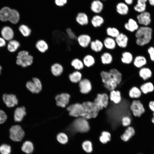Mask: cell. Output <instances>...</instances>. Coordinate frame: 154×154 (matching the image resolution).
<instances>
[{
    "label": "cell",
    "instance_id": "cell-4",
    "mask_svg": "<svg viewBox=\"0 0 154 154\" xmlns=\"http://www.w3.org/2000/svg\"><path fill=\"white\" fill-rule=\"evenodd\" d=\"M16 63L23 68L31 65L33 63L34 58L27 51L24 50L20 51L17 57Z\"/></svg>",
    "mask_w": 154,
    "mask_h": 154
},
{
    "label": "cell",
    "instance_id": "cell-10",
    "mask_svg": "<svg viewBox=\"0 0 154 154\" xmlns=\"http://www.w3.org/2000/svg\"><path fill=\"white\" fill-rule=\"evenodd\" d=\"M32 81L30 80L27 82L26 87L27 90L33 93L37 94L41 90L42 85L40 80L37 77L33 78Z\"/></svg>",
    "mask_w": 154,
    "mask_h": 154
},
{
    "label": "cell",
    "instance_id": "cell-52",
    "mask_svg": "<svg viewBox=\"0 0 154 154\" xmlns=\"http://www.w3.org/2000/svg\"><path fill=\"white\" fill-rule=\"evenodd\" d=\"M7 116L5 113L0 110V125L4 123L7 120Z\"/></svg>",
    "mask_w": 154,
    "mask_h": 154
},
{
    "label": "cell",
    "instance_id": "cell-39",
    "mask_svg": "<svg viewBox=\"0 0 154 154\" xmlns=\"http://www.w3.org/2000/svg\"><path fill=\"white\" fill-rule=\"evenodd\" d=\"M90 22L93 27L95 28H97L101 27L104 24V20L102 17L96 15L93 17Z\"/></svg>",
    "mask_w": 154,
    "mask_h": 154
},
{
    "label": "cell",
    "instance_id": "cell-9",
    "mask_svg": "<svg viewBox=\"0 0 154 154\" xmlns=\"http://www.w3.org/2000/svg\"><path fill=\"white\" fill-rule=\"evenodd\" d=\"M109 100V96L106 93H98L97 94L93 102L100 110H101L104 108H106L107 107Z\"/></svg>",
    "mask_w": 154,
    "mask_h": 154
},
{
    "label": "cell",
    "instance_id": "cell-33",
    "mask_svg": "<svg viewBox=\"0 0 154 154\" xmlns=\"http://www.w3.org/2000/svg\"><path fill=\"white\" fill-rule=\"evenodd\" d=\"M68 76L70 80L73 83H77L82 78V74L80 71L74 70L70 73Z\"/></svg>",
    "mask_w": 154,
    "mask_h": 154
},
{
    "label": "cell",
    "instance_id": "cell-44",
    "mask_svg": "<svg viewBox=\"0 0 154 154\" xmlns=\"http://www.w3.org/2000/svg\"><path fill=\"white\" fill-rule=\"evenodd\" d=\"M147 0H138L137 4L134 7V9L140 13L144 11L146 8V2Z\"/></svg>",
    "mask_w": 154,
    "mask_h": 154
},
{
    "label": "cell",
    "instance_id": "cell-59",
    "mask_svg": "<svg viewBox=\"0 0 154 154\" xmlns=\"http://www.w3.org/2000/svg\"><path fill=\"white\" fill-rule=\"evenodd\" d=\"M150 4L152 6H154V0H149Z\"/></svg>",
    "mask_w": 154,
    "mask_h": 154
},
{
    "label": "cell",
    "instance_id": "cell-41",
    "mask_svg": "<svg viewBox=\"0 0 154 154\" xmlns=\"http://www.w3.org/2000/svg\"><path fill=\"white\" fill-rule=\"evenodd\" d=\"M22 151L27 154L31 153L34 150V146L33 143L29 141L25 142L21 147Z\"/></svg>",
    "mask_w": 154,
    "mask_h": 154
},
{
    "label": "cell",
    "instance_id": "cell-3",
    "mask_svg": "<svg viewBox=\"0 0 154 154\" xmlns=\"http://www.w3.org/2000/svg\"><path fill=\"white\" fill-rule=\"evenodd\" d=\"M19 18V14L15 10L5 7L0 11V20L2 21H9L13 23L16 24L18 22Z\"/></svg>",
    "mask_w": 154,
    "mask_h": 154
},
{
    "label": "cell",
    "instance_id": "cell-19",
    "mask_svg": "<svg viewBox=\"0 0 154 154\" xmlns=\"http://www.w3.org/2000/svg\"><path fill=\"white\" fill-rule=\"evenodd\" d=\"M137 19L139 24L147 26L151 22L150 14L148 12H143L138 15Z\"/></svg>",
    "mask_w": 154,
    "mask_h": 154
},
{
    "label": "cell",
    "instance_id": "cell-16",
    "mask_svg": "<svg viewBox=\"0 0 154 154\" xmlns=\"http://www.w3.org/2000/svg\"><path fill=\"white\" fill-rule=\"evenodd\" d=\"M70 96L68 94L63 93L57 95L55 99L58 106L64 108L69 103Z\"/></svg>",
    "mask_w": 154,
    "mask_h": 154
},
{
    "label": "cell",
    "instance_id": "cell-22",
    "mask_svg": "<svg viewBox=\"0 0 154 154\" xmlns=\"http://www.w3.org/2000/svg\"><path fill=\"white\" fill-rule=\"evenodd\" d=\"M89 46L91 50L96 53L101 52L104 48L103 42L98 39L92 40Z\"/></svg>",
    "mask_w": 154,
    "mask_h": 154
},
{
    "label": "cell",
    "instance_id": "cell-21",
    "mask_svg": "<svg viewBox=\"0 0 154 154\" xmlns=\"http://www.w3.org/2000/svg\"><path fill=\"white\" fill-rule=\"evenodd\" d=\"M35 46L37 50L41 53H44L49 49V45L47 42L43 39L37 40L35 43Z\"/></svg>",
    "mask_w": 154,
    "mask_h": 154
},
{
    "label": "cell",
    "instance_id": "cell-50",
    "mask_svg": "<svg viewBox=\"0 0 154 154\" xmlns=\"http://www.w3.org/2000/svg\"><path fill=\"white\" fill-rule=\"evenodd\" d=\"M121 124L124 127L129 126L131 123V119L128 116H124L121 119Z\"/></svg>",
    "mask_w": 154,
    "mask_h": 154
},
{
    "label": "cell",
    "instance_id": "cell-55",
    "mask_svg": "<svg viewBox=\"0 0 154 154\" xmlns=\"http://www.w3.org/2000/svg\"><path fill=\"white\" fill-rule=\"evenodd\" d=\"M148 107L149 110L154 113V100H151L148 103Z\"/></svg>",
    "mask_w": 154,
    "mask_h": 154
},
{
    "label": "cell",
    "instance_id": "cell-60",
    "mask_svg": "<svg viewBox=\"0 0 154 154\" xmlns=\"http://www.w3.org/2000/svg\"><path fill=\"white\" fill-rule=\"evenodd\" d=\"M2 67H1V66L0 65V75L1 74V71H2Z\"/></svg>",
    "mask_w": 154,
    "mask_h": 154
},
{
    "label": "cell",
    "instance_id": "cell-15",
    "mask_svg": "<svg viewBox=\"0 0 154 154\" xmlns=\"http://www.w3.org/2000/svg\"><path fill=\"white\" fill-rule=\"evenodd\" d=\"M26 115V109L24 106L16 107L14 113V121L16 123L22 122Z\"/></svg>",
    "mask_w": 154,
    "mask_h": 154
},
{
    "label": "cell",
    "instance_id": "cell-7",
    "mask_svg": "<svg viewBox=\"0 0 154 154\" xmlns=\"http://www.w3.org/2000/svg\"><path fill=\"white\" fill-rule=\"evenodd\" d=\"M100 75L104 86L110 92L116 89L117 85L109 72L102 70L100 72Z\"/></svg>",
    "mask_w": 154,
    "mask_h": 154
},
{
    "label": "cell",
    "instance_id": "cell-53",
    "mask_svg": "<svg viewBox=\"0 0 154 154\" xmlns=\"http://www.w3.org/2000/svg\"><path fill=\"white\" fill-rule=\"evenodd\" d=\"M148 52L149 55L151 60L154 61V47L153 46L150 47L148 49Z\"/></svg>",
    "mask_w": 154,
    "mask_h": 154
},
{
    "label": "cell",
    "instance_id": "cell-54",
    "mask_svg": "<svg viewBox=\"0 0 154 154\" xmlns=\"http://www.w3.org/2000/svg\"><path fill=\"white\" fill-rule=\"evenodd\" d=\"M67 0H55V3L56 5L59 7H62L67 2Z\"/></svg>",
    "mask_w": 154,
    "mask_h": 154
},
{
    "label": "cell",
    "instance_id": "cell-37",
    "mask_svg": "<svg viewBox=\"0 0 154 154\" xmlns=\"http://www.w3.org/2000/svg\"><path fill=\"white\" fill-rule=\"evenodd\" d=\"M1 34L3 38L7 40L12 39L14 36L13 30L10 27L7 26L3 28Z\"/></svg>",
    "mask_w": 154,
    "mask_h": 154
},
{
    "label": "cell",
    "instance_id": "cell-61",
    "mask_svg": "<svg viewBox=\"0 0 154 154\" xmlns=\"http://www.w3.org/2000/svg\"></svg>",
    "mask_w": 154,
    "mask_h": 154
},
{
    "label": "cell",
    "instance_id": "cell-32",
    "mask_svg": "<svg viewBox=\"0 0 154 154\" xmlns=\"http://www.w3.org/2000/svg\"><path fill=\"white\" fill-rule=\"evenodd\" d=\"M100 59L102 63L104 65L111 64L113 60L112 54L108 52H103L101 55Z\"/></svg>",
    "mask_w": 154,
    "mask_h": 154
},
{
    "label": "cell",
    "instance_id": "cell-51",
    "mask_svg": "<svg viewBox=\"0 0 154 154\" xmlns=\"http://www.w3.org/2000/svg\"><path fill=\"white\" fill-rule=\"evenodd\" d=\"M65 32L66 34L70 39L74 40H76L77 36L71 29L67 28L66 29Z\"/></svg>",
    "mask_w": 154,
    "mask_h": 154
},
{
    "label": "cell",
    "instance_id": "cell-28",
    "mask_svg": "<svg viewBox=\"0 0 154 154\" xmlns=\"http://www.w3.org/2000/svg\"><path fill=\"white\" fill-rule=\"evenodd\" d=\"M103 42L104 47L109 50H114L117 46L115 39L108 36L104 39Z\"/></svg>",
    "mask_w": 154,
    "mask_h": 154
},
{
    "label": "cell",
    "instance_id": "cell-36",
    "mask_svg": "<svg viewBox=\"0 0 154 154\" xmlns=\"http://www.w3.org/2000/svg\"><path fill=\"white\" fill-rule=\"evenodd\" d=\"M142 93L140 88L136 86L132 87L129 92V97L133 99H139L142 96Z\"/></svg>",
    "mask_w": 154,
    "mask_h": 154
},
{
    "label": "cell",
    "instance_id": "cell-29",
    "mask_svg": "<svg viewBox=\"0 0 154 154\" xmlns=\"http://www.w3.org/2000/svg\"><path fill=\"white\" fill-rule=\"evenodd\" d=\"M109 100L116 104H119L122 98L120 92L118 90H113L110 92Z\"/></svg>",
    "mask_w": 154,
    "mask_h": 154
},
{
    "label": "cell",
    "instance_id": "cell-13",
    "mask_svg": "<svg viewBox=\"0 0 154 154\" xmlns=\"http://www.w3.org/2000/svg\"><path fill=\"white\" fill-rule=\"evenodd\" d=\"M3 100L7 107L9 108L17 106L18 100L16 96L13 94H4L3 95Z\"/></svg>",
    "mask_w": 154,
    "mask_h": 154
},
{
    "label": "cell",
    "instance_id": "cell-27",
    "mask_svg": "<svg viewBox=\"0 0 154 154\" xmlns=\"http://www.w3.org/2000/svg\"><path fill=\"white\" fill-rule=\"evenodd\" d=\"M85 67L90 68L93 66L96 63V60L94 57L90 54H85L82 59Z\"/></svg>",
    "mask_w": 154,
    "mask_h": 154
},
{
    "label": "cell",
    "instance_id": "cell-11",
    "mask_svg": "<svg viewBox=\"0 0 154 154\" xmlns=\"http://www.w3.org/2000/svg\"><path fill=\"white\" fill-rule=\"evenodd\" d=\"M69 115L75 117H81L84 112V108L82 104L77 103L71 104L67 108Z\"/></svg>",
    "mask_w": 154,
    "mask_h": 154
},
{
    "label": "cell",
    "instance_id": "cell-8",
    "mask_svg": "<svg viewBox=\"0 0 154 154\" xmlns=\"http://www.w3.org/2000/svg\"><path fill=\"white\" fill-rule=\"evenodd\" d=\"M10 138L13 141H20L25 135V132L20 125H14L9 129Z\"/></svg>",
    "mask_w": 154,
    "mask_h": 154
},
{
    "label": "cell",
    "instance_id": "cell-6",
    "mask_svg": "<svg viewBox=\"0 0 154 154\" xmlns=\"http://www.w3.org/2000/svg\"><path fill=\"white\" fill-rule=\"evenodd\" d=\"M129 109L133 116L135 117H140L146 111L144 105L139 99H133Z\"/></svg>",
    "mask_w": 154,
    "mask_h": 154
},
{
    "label": "cell",
    "instance_id": "cell-45",
    "mask_svg": "<svg viewBox=\"0 0 154 154\" xmlns=\"http://www.w3.org/2000/svg\"><path fill=\"white\" fill-rule=\"evenodd\" d=\"M19 42L15 40H11L9 42L7 46V49L11 52L15 51L20 46Z\"/></svg>",
    "mask_w": 154,
    "mask_h": 154
},
{
    "label": "cell",
    "instance_id": "cell-31",
    "mask_svg": "<svg viewBox=\"0 0 154 154\" xmlns=\"http://www.w3.org/2000/svg\"><path fill=\"white\" fill-rule=\"evenodd\" d=\"M133 62L135 67L137 68H140L146 64L147 60L144 56L138 55L133 59Z\"/></svg>",
    "mask_w": 154,
    "mask_h": 154
},
{
    "label": "cell",
    "instance_id": "cell-5",
    "mask_svg": "<svg viewBox=\"0 0 154 154\" xmlns=\"http://www.w3.org/2000/svg\"><path fill=\"white\" fill-rule=\"evenodd\" d=\"M72 127L75 131L80 133L86 132L90 129L88 120L81 117H78L74 121Z\"/></svg>",
    "mask_w": 154,
    "mask_h": 154
},
{
    "label": "cell",
    "instance_id": "cell-18",
    "mask_svg": "<svg viewBox=\"0 0 154 154\" xmlns=\"http://www.w3.org/2000/svg\"><path fill=\"white\" fill-rule=\"evenodd\" d=\"M50 70L53 76L55 77H58L63 73L64 68L61 64L56 62L52 64L50 67Z\"/></svg>",
    "mask_w": 154,
    "mask_h": 154
},
{
    "label": "cell",
    "instance_id": "cell-62",
    "mask_svg": "<svg viewBox=\"0 0 154 154\" xmlns=\"http://www.w3.org/2000/svg\"></svg>",
    "mask_w": 154,
    "mask_h": 154
},
{
    "label": "cell",
    "instance_id": "cell-12",
    "mask_svg": "<svg viewBox=\"0 0 154 154\" xmlns=\"http://www.w3.org/2000/svg\"><path fill=\"white\" fill-rule=\"evenodd\" d=\"M92 40L91 36L88 33H82L78 35L76 41L80 47L84 49L87 48Z\"/></svg>",
    "mask_w": 154,
    "mask_h": 154
},
{
    "label": "cell",
    "instance_id": "cell-49",
    "mask_svg": "<svg viewBox=\"0 0 154 154\" xmlns=\"http://www.w3.org/2000/svg\"><path fill=\"white\" fill-rule=\"evenodd\" d=\"M11 148L10 146L3 144L0 146V153L1 154H10Z\"/></svg>",
    "mask_w": 154,
    "mask_h": 154
},
{
    "label": "cell",
    "instance_id": "cell-56",
    "mask_svg": "<svg viewBox=\"0 0 154 154\" xmlns=\"http://www.w3.org/2000/svg\"><path fill=\"white\" fill-rule=\"evenodd\" d=\"M6 44V42L4 38L0 37V47L4 46Z\"/></svg>",
    "mask_w": 154,
    "mask_h": 154
},
{
    "label": "cell",
    "instance_id": "cell-34",
    "mask_svg": "<svg viewBox=\"0 0 154 154\" xmlns=\"http://www.w3.org/2000/svg\"><path fill=\"white\" fill-rule=\"evenodd\" d=\"M135 133L134 128L132 126H129L125 129L124 133L121 136V139L125 141H128Z\"/></svg>",
    "mask_w": 154,
    "mask_h": 154
},
{
    "label": "cell",
    "instance_id": "cell-30",
    "mask_svg": "<svg viewBox=\"0 0 154 154\" xmlns=\"http://www.w3.org/2000/svg\"><path fill=\"white\" fill-rule=\"evenodd\" d=\"M133 55L130 52L125 51L121 53V61L124 64H131L133 62Z\"/></svg>",
    "mask_w": 154,
    "mask_h": 154
},
{
    "label": "cell",
    "instance_id": "cell-26",
    "mask_svg": "<svg viewBox=\"0 0 154 154\" xmlns=\"http://www.w3.org/2000/svg\"><path fill=\"white\" fill-rule=\"evenodd\" d=\"M139 88L142 94L146 95L154 91V85L151 81L146 82L141 84Z\"/></svg>",
    "mask_w": 154,
    "mask_h": 154
},
{
    "label": "cell",
    "instance_id": "cell-24",
    "mask_svg": "<svg viewBox=\"0 0 154 154\" xmlns=\"http://www.w3.org/2000/svg\"><path fill=\"white\" fill-rule=\"evenodd\" d=\"M124 27L127 31L131 33L136 31L139 27L137 21L132 18L128 19L124 24Z\"/></svg>",
    "mask_w": 154,
    "mask_h": 154
},
{
    "label": "cell",
    "instance_id": "cell-43",
    "mask_svg": "<svg viewBox=\"0 0 154 154\" xmlns=\"http://www.w3.org/2000/svg\"><path fill=\"white\" fill-rule=\"evenodd\" d=\"M106 33L108 37L115 38L119 35L120 32L116 28L109 27L106 28Z\"/></svg>",
    "mask_w": 154,
    "mask_h": 154
},
{
    "label": "cell",
    "instance_id": "cell-38",
    "mask_svg": "<svg viewBox=\"0 0 154 154\" xmlns=\"http://www.w3.org/2000/svg\"><path fill=\"white\" fill-rule=\"evenodd\" d=\"M103 7V4L101 1L99 0H95L92 3L90 8L93 12L98 14L101 12Z\"/></svg>",
    "mask_w": 154,
    "mask_h": 154
},
{
    "label": "cell",
    "instance_id": "cell-17",
    "mask_svg": "<svg viewBox=\"0 0 154 154\" xmlns=\"http://www.w3.org/2000/svg\"><path fill=\"white\" fill-rule=\"evenodd\" d=\"M117 45L122 48H126L128 46L129 38L125 34L120 33L119 35L115 38Z\"/></svg>",
    "mask_w": 154,
    "mask_h": 154
},
{
    "label": "cell",
    "instance_id": "cell-57",
    "mask_svg": "<svg viewBox=\"0 0 154 154\" xmlns=\"http://www.w3.org/2000/svg\"><path fill=\"white\" fill-rule=\"evenodd\" d=\"M126 3L129 5L132 4L133 2V0H124Z\"/></svg>",
    "mask_w": 154,
    "mask_h": 154
},
{
    "label": "cell",
    "instance_id": "cell-48",
    "mask_svg": "<svg viewBox=\"0 0 154 154\" xmlns=\"http://www.w3.org/2000/svg\"><path fill=\"white\" fill-rule=\"evenodd\" d=\"M82 147L83 150L88 153L91 152L92 151V146L91 142L86 140L84 141L82 145Z\"/></svg>",
    "mask_w": 154,
    "mask_h": 154
},
{
    "label": "cell",
    "instance_id": "cell-20",
    "mask_svg": "<svg viewBox=\"0 0 154 154\" xmlns=\"http://www.w3.org/2000/svg\"><path fill=\"white\" fill-rule=\"evenodd\" d=\"M75 20L76 23L81 26H87L89 23L87 15L84 12H79L76 15Z\"/></svg>",
    "mask_w": 154,
    "mask_h": 154
},
{
    "label": "cell",
    "instance_id": "cell-23",
    "mask_svg": "<svg viewBox=\"0 0 154 154\" xmlns=\"http://www.w3.org/2000/svg\"><path fill=\"white\" fill-rule=\"evenodd\" d=\"M109 72L117 85L119 84L122 80V75L121 72L117 69L114 68H110Z\"/></svg>",
    "mask_w": 154,
    "mask_h": 154
},
{
    "label": "cell",
    "instance_id": "cell-35",
    "mask_svg": "<svg viewBox=\"0 0 154 154\" xmlns=\"http://www.w3.org/2000/svg\"><path fill=\"white\" fill-rule=\"evenodd\" d=\"M70 64L75 70L81 71L85 67L82 60L78 58L72 59L70 62Z\"/></svg>",
    "mask_w": 154,
    "mask_h": 154
},
{
    "label": "cell",
    "instance_id": "cell-47",
    "mask_svg": "<svg viewBox=\"0 0 154 154\" xmlns=\"http://www.w3.org/2000/svg\"><path fill=\"white\" fill-rule=\"evenodd\" d=\"M57 139L60 143L63 144H66L68 141V136L66 134L63 133H60L57 135Z\"/></svg>",
    "mask_w": 154,
    "mask_h": 154
},
{
    "label": "cell",
    "instance_id": "cell-40",
    "mask_svg": "<svg viewBox=\"0 0 154 154\" xmlns=\"http://www.w3.org/2000/svg\"><path fill=\"white\" fill-rule=\"evenodd\" d=\"M116 11L119 14L121 15H127L129 12V8L125 3L120 2L116 5Z\"/></svg>",
    "mask_w": 154,
    "mask_h": 154
},
{
    "label": "cell",
    "instance_id": "cell-42",
    "mask_svg": "<svg viewBox=\"0 0 154 154\" xmlns=\"http://www.w3.org/2000/svg\"><path fill=\"white\" fill-rule=\"evenodd\" d=\"M19 30L23 36L26 38L29 37L32 32V30L29 26L25 24L21 25L19 28Z\"/></svg>",
    "mask_w": 154,
    "mask_h": 154
},
{
    "label": "cell",
    "instance_id": "cell-1",
    "mask_svg": "<svg viewBox=\"0 0 154 154\" xmlns=\"http://www.w3.org/2000/svg\"><path fill=\"white\" fill-rule=\"evenodd\" d=\"M152 29L148 26L139 27L136 31L135 36L136 44L140 46L148 44L152 38Z\"/></svg>",
    "mask_w": 154,
    "mask_h": 154
},
{
    "label": "cell",
    "instance_id": "cell-14",
    "mask_svg": "<svg viewBox=\"0 0 154 154\" xmlns=\"http://www.w3.org/2000/svg\"><path fill=\"white\" fill-rule=\"evenodd\" d=\"M80 92L84 94L89 93L92 90V85L90 80L86 78L82 79L79 82Z\"/></svg>",
    "mask_w": 154,
    "mask_h": 154
},
{
    "label": "cell",
    "instance_id": "cell-2",
    "mask_svg": "<svg viewBox=\"0 0 154 154\" xmlns=\"http://www.w3.org/2000/svg\"><path fill=\"white\" fill-rule=\"evenodd\" d=\"M84 108V112L81 117L88 120L97 117L100 110L94 102L87 101L82 103Z\"/></svg>",
    "mask_w": 154,
    "mask_h": 154
},
{
    "label": "cell",
    "instance_id": "cell-25",
    "mask_svg": "<svg viewBox=\"0 0 154 154\" xmlns=\"http://www.w3.org/2000/svg\"><path fill=\"white\" fill-rule=\"evenodd\" d=\"M139 77L145 81L150 78L152 76V72L149 68L143 67L140 68L139 71Z\"/></svg>",
    "mask_w": 154,
    "mask_h": 154
},
{
    "label": "cell",
    "instance_id": "cell-58",
    "mask_svg": "<svg viewBox=\"0 0 154 154\" xmlns=\"http://www.w3.org/2000/svg\"><path fill=\"white\" fill-rule=\"evenodd\" d=\"M151 121L154 124V113H152V117L151 118Z\"/></svg>",
    "mask_w": 154,
    "mask_h": 154
},
{
    "label": "cell",
    "instance_id": "cell-46",
    "mask_svg": "<svg viewBox=\"0 0 154 154\" xmlns=\"http://www.w3.org/2000/svg\"><path fill=\"white\" fill-rule=\"evenodd\" d=\"M111 139V135L108 131H104L102 132L99 139L101 142L105 144L109 141Z\"/></svg>",
    "mask_w": 154,
    "mask_h": 154
}]
</instances>
